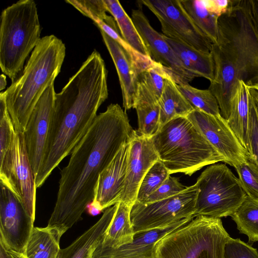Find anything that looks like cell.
Wrapping results in <instances>:
<instances>
[{
    "instance_id": "ab89813d",
    "label": "cell",
    "mask_w": 258,
    "mask_h": 258,
    "mask_svg": "<svg viewBox=\"0 0 258 258\" xmlns=\"http://www.w3.org/2000/svg\"><path fill=\"white\" fill-rule=\"evenodd\" d=\"M208 10L218 17L226 14L231 9L234 0L204 1Z\"/></svg>"
},
{
    "instance_id": "1f68e13d",
    "label": "cell",
    "mask_w": 258,
    "mask_h": 258,
    "mask_svg": "<svg viewBox=\"0 0 258 258\" xmlns=\"http://www.w3.org/2000/svg\"><path fill=\"white\" fill-rule=\"evenodd\" d=\"M170 175L164 164L159 159L157 160L144 176L138 190L136 201L143 203Z\"/></svg>"
},
{
    "instance_id": "30bf717a",
    "label": "cell",
    "mask_w": 258,
    "mask_h": 258,
    "mask_svg": "<svg viewBox=\"0 0 258 258\" xmlns=\"http://www.w3.org/2000/svg\"><path fill=\"white\" fill-rule=\"evenodd\" d=\"M0 159L1 184L19 200L34 221L37 188L23 132H14L7 152Z\"/></svg>"
},
{
    "instance_id": "277c9868",
    "label": "cell",
    "mask_w": 258,
    "mask_h": 258,
    "mask_svg": "<svg viewBox=\"0 0 258 258\" xmlns=\"http://www.w3.org/2000/svg\"><path fill=\"white\" fill-rule=\"evenodd\" d=\"M65 56L61 39L54 35L42 37L22 73L4 91L16 131L24 132L38 101L60 73Z\"/></svg>"
},
{
    "instance_id": "8d00e7d4",
    "label": "cell",
    "mask_w": 258,
    "mask_h": 258,
    "mask_svg": "<svg viewBox=\"0 0 258 258\" xmlns=\"http://www.w3.org/2000/svg\"><path fill=\"white\" fill-rule=\"evenodd\" d=\"M249 117L246 151L250 157L258 166V117L254 102L249 93Z\"/></svg>"
},
{
    "instance_id": "8fae6325",
    "label": "cell",
    "mask_w": 258,
    "mask_h": 258,
    "mask_svg": "<svg viewBox=\"0 0 258 258\" xmlns=\"http://www.w3.org/2000/svg\"><path fill=\"white\" fill-rule=\"evenodd\" d=\"M140 2L157 18L163 35L197 50L211 52L213 43L195 25L180 0H142Z\"/></svg>"
},
{
    "instance_id": "60d3db41",
    "label": "cell",
    "mask_w": 258,
    "mask_h": 258,
    "mask_svg": "<svg viewBox=\"0 0 258 258\" xmlns=\"http://www.w3.org/2000/svg\"><path fill=\"white\" fill-rule=\"evenodd\" d=\"M251 15L258 31V0H249Z\"/></svg>"
},
{
    "instance_id": "9a60e30c",
    "label": "cell",
    "mask_w": 258,
    "mask_h": 258,
    "mask_svg": "<svg viewBox=\"0 0 258 258\" xmlns=\"http://www.w3.org/2000/svg\"><path fill=\"white\" fill-rule=\"evenodd\" d=\"M132 19L150 58L162 66L178 85L188 84L195 78L184 69L163 35L152 27L141 10H133Z\"/></svg>"
},
{
    "instance_id": "ee69618b",
    "label": "cell",
    "mask_w": 258,
    "mask_h": 258,
    "mask_svg": "<svg viewBox=\"0 0 258 258\" xmlns=\"http://www.w3.org/2000/svg\"><path fill=\"white\" fill-rule=\"evenodd\" d=\"M7 250L12 258H27L23 253H19L10 250Z\"/></svg>"
},
{
    "instance_id": "3957f363",
    "label": "cell",
    "mask_w": 258,
    "mask_h": 258,
    "mask_svg": "<svg viewBox=\"0 0 258 258\" xmlns=\"http://www.w3.org/2000/svg\"><path fill=\"white\" fill-rule=\"evenodd\" d=\"M214 76L209 89L226 120L239 81L247 87L258 82V31L249 0H234L231 10L218 19V37L211 50Z\"/></svg>"
},
{
    "instance_id": "4fadbf2b",
    "label": "cell",
    "mask_w": 258,
    "mask_h": 258,
    "mask_svg": "<svg viewBox=\"0 0 258 258\" xmlns=\"http://www.w3.org/2000/svg\"><path fill=\"white\" fill-rule=\"evenodd\" d=\"M34 222L19 200L1 184L0 242L5 248L24 254Z\"/></svg>"
},
{
    "instance_id": "484cf974",
    "label": "cell",
    "mask_w": 258,
    "mask_h": 258,
    "mask_svg": "<svg viewBox=\"0 0 258 258\" xmlns=\"http://www.w3.org/2000/svg\"><path fill=\"white\" fill-rule=\"evenodd\" d=\"M104 2L108 12L114 18L122 38L139 53L150 57L132 19L120 2L117 0H104Z\"/></svg>"
},
{
    "instance_id": "83f0119b",
    "label": "cell",
    "mask_w": 258,
    "mask_h": 258,
    "mask_svg": "<svg viewBox=\"0 0 258 258\" xmlns=\"http://www.w3.org/2000/svg\"><path fill=\"white\" fill-rule=\"evenodd\" d=\"M231 217L240 233L247 236L248 243L258 241V198L247 196Z\"/></svg>"
},
{
    "instance_id": "603a6c76",
    "label": "cell",
    "mask_w": 258,
    "mask_h": 258,
    "mask_svg": "<svg viewBox=\"0 0 258 258\" xmlns=\"http://www.w3.org/2000/svg\"><path fill=\"white\" fill-rule=\"evenodd\" d=\"M131 207L119 202L114 216L99 244L117 248L132 242L135 232L131 220Z\"/></svg>"
},
{
    "instance_id": "4dcf8cb0",
    "label": "cell",
    "mask_w": 258,
    "mask_h": 258,
    "mask_svg": "<svg viewBox=\"0 0 258 258\" xmlns=\"http://www.w3.org/2000/svg\"><path fill=\"white\" fill-rule=\"evenodd\" d=\"M171 76L162 66L156 63L139 75L137 87L149 93L159 101L166 81Z\"/></svg>"
},
{
    "instance_id": "74e56055",
    "label": "cell",
    "mask_w": 258,
    "mask_h": 258,
    "mask_svg": "<svg viewBox=\"0 0 258 258\" xmlns=\"http://www.w3.org/2000/svg\"><path fill=\"white\" fill-rule=\"evenodd\" d=\"M223 258H258V251L239 238L230 237L224 245Z\"/></svg>"
},
{
    "instance_id": "ffe728a7",
    "label": "cell",
    "mask_w": 258,
    "mask_h": 258,
    "mask_svg": "<svg viewBox=\"0 0 258 258\" xmlns=\"http://www.w3.org/2000/svg\"><path fill=\"white\" fill-rule=\"evenodd\" d=\"M118 203L104 210L101 218L68 247L60 249L58 258H92L93 254L116 211Z\"/></svg>"
},
{
    "instance_id": "7c38bea8",
    "label": "cell",
    "mask_w": 258,
    "mask_h": 258,
    "mask_svg": "<svg viewBox=\"0 0 258 258\" xmlns=\"http://www.w3.org/2000/svg\"><path fill=\"white\" fill-rule=\"evenodd\" d=\"M203 137L223 158L235 167L243 163L248 154L221 115L214 116L194 109L186 116Z\"/></svg>"
},
{
    "instance_id": "d6986e66",
    "label": "cell",
    "mask_w": 258,
    "mask_h": 258,
    "mask_svg": "<svg viewBox=\"0 0 258 258\" xmlns=\"http://www.w3.org/2000/svg\"><path fill=\"white\" fill-rule=\"evenodd\" d=\"M100 30L117 71L124 110L134 108L139 75L136 64L118 42Z\"/></svg>"
},
{
    "instance_id": "7a4b0ae2",
    "label": "cell",
    "mask_w": 258,
    "mask_h": 258,
    "mask_svg": "<svg viewBox=\"0 0 258 258\" xmlns=\"http://www.w3.org/2000/svg\"><path fill=\"white\" fill-rule=\"evenodd\" d=\"M107 79L105 62L95 50L61 91L55 93L46 149L35 177L37 188L71 154L93 124L108 96Z\"/></svg>"
},
{
    "instance_id": "52a82bcc",
    "label": "cell",
    "mask_w": 258,
    "mask_h": 258,
    "mask_svg": "<svg viewBox=\"0 0 258 258\" xmlns=\"http://www.w3.org/2000/svg\"><path fill=\"white\" fill-rule=\"evenodd\" d=\"M230 237L220 218L197 216L158 240L152 257L223 258Z\"/></svg>"
},
{
    "instance_id": "f546056e",
    "label": "cell",
    "mask_w": 258,
    "mask_h": 258,
    "mask_svg": "<svg viewBox=\"0 0 258 258\" xmlns=\"http://www.w3.org/2000/svg\"><path fill=\"white\" fill-rule=\"evenodd\" d=\"M178 87L194 109L214 116L221 115L218 101L209 89H199L188 84H181Z\"/></svg>"
},
{
    "instance_id": "b9f144b4",
    "label": "cell",
    "mask_w": 258,
    "mask_h": 258,
    "mask_svg": "<svg viewBox=\"0 0 258 258\" xmlns=\"http://www.w3.org/2000/svg\"><path fill=\"white\" fill-rule=\"evenodd\" d=\"M0 258H12L1 242H0Z\"/></svg>"
},
{
    "instance_id": "ac0fdd59",
    "label": "cell",
    "mask_w": 258,
    "mask_h": 258,
    "mask_svg": "<svg viewBox=\"0 0 258 258\" xmlns=\"http://www.w3.org/2000/svg\"><path fill=\"white\" fill-rule=\"evenodd\" d=\"M194 218L183 219L165 228L136 234L132 242L119 248L104 247L99 243L92 258H153V249L158 240Z\"/></svg>"
},
{
    "instance_id": "4316f807",
    "label": "cell",
    "mask_w": 258,
    "mask_h": 258,
    "mask_svg": "<svg viewBox=\"0 0 258 258\" xmlns=\"http://www.w3.org/2000/svg\"><path fill=\"white\" fill-rule=\"evenodd\" d=\"M180 3L200 31L213 44L216 43L219 17L208 10L203 0H181Z\"/></svg>"
},
{
    "instance_id": "44dd1931",
    "label": "cell",
    "mask_w": 258,
    "mask_h": 258,
    "mask_svg": "<svg viewBox=\"0 0 258 258\" xmlns=\"http://www.w3.org/2000/svg\"><path fill=\"white\" fill-rule=\"evenodd\" d=\"M163 36L186 72L194 78L213 80L215 66L211 52L197 50L181 41Z\"/></svg>"
},
{
    "instance_id": "7402d4cb",
    "label": "cell",
    "mask_w": 258,
    "mask_h": 258,
    "mask_svg": "<svg viewBox=\"0 0 258 258\" xmlns=\"http://www.w3.org/2000/svg\"><path fill=\"white\" fill-rule=\"evenodd\" d=\"M249 100L248 88L243 81H239L232 99L231 113L227 122L246 150L248 144Z\"/></svg>"
},
{
    "instance_id": "5b68a950",
    "label": "cell",
    "mask_w": 258,
    "mask_h": 258,
    "mask_svg": "<svg viewBox=\"0 0 258 258\" xmlns=\"http://www.w3.org/2000/svg\"><path fill=\"white\" fill-rule=\"evenodd\" d=\"M151 140L159 159L170 174L191 176L223 158L186 117L173 119L161 127Z\"/></svg>"
},
{
    "instance_id": "d6a6232c",
    "label": "cell",
    "mask_w": 258,
    "mask_h": 258,
    "mask_svg": "<svg viewBox=\"0 0 258 258\" xmlns=\"http://www.w3.org/2000/svg\"><path fill=\"white\" fill-rule=\"evenodd\" d=\"M94 23L100 30L118 42L128 53L135 63L139 75L146 69L157 63L153 61L150 57L142 54L132 47L119 35L118 30L113 28L101 20H97Z\"/></svg>"
},
{
    "instance_id": "f6af8a7d",
    "label": "cell",
    "mask_w": 258,
    "mask_h": 258,
    "mask_svg": "<svg viewBox=\"0 0 258 258\" xmlns=\"http://www.w3.org/2000/svg\"><path fill=\"white\" fill-rule=\"evenodd\" d=\"M248 88L249 94H250L252 98L257 102H258V91L252 88H249L248 87Z\"/></svg>"
},
{
    "instance_id": "7dc6e473",
    "label": "cell",
    "mask_w": 258,
    "mask_h": 258,
    "mask_svg": "<svg viewBox=\"0 0 258 258\" xmlns=\"http://www.w3.org/2000/svg\"><path fill=\"white\" fill-rule=\"evenodd\" d=\"M249 91V90H248ZM251 96V95H250ZM252 100H253V101L254 102V105H255V109H256V113H257V117H258V102H257L256 101H255L253 98L252 97H251Z\"/></svg>"
},
{
    "instance_id": "bcb514c9",
    "label": "cell",
    "mask_w": 258,
    "mask_h": 258,
    "mask_svg": "<svg viewBox=\"0 0 258 258\" xmlns=\"http://www.w3.org/2000/svg\"><path fill=\"white\" fill-rule=\"evenodd\" d=\"M248 87L249 88L253 89L255 90L256 91H258V82L254 84V85L249 86Z\"/></svg>"
},
{
    "instance_id": "e0dca14e",
    "label": "cell",
    "mask_w": 258,
    "mask_h": 258,
    "mask_svg": "<svg viewBox=\"0 0 258 258\" xmlns=\"http://www.w3.org/2000/svg\"><path fill=\"white\" fill-rule=\"evenodd\" d=\"M158 160L151 138L141 136L136 131L130 141L126 177L120 202L132 207L137 200L144 176Z\"/></svg>"
},
{
    "instance_id": "f35d334b",
    "label": "cell",
    "mask_w": 258,
    "mask_h": 258,
    "mask_svg": "<svg viewBox=\"0 0 258 258\" xmlns=\"http://www.w3.org/2000/svg\"><path fill=\"white\" fill-rule=\"evenodd\" d=\"M187 187L180 182L178 178L170 175L143 203H150L170 198L181 192Z\"/></svg>"
},
{
    "instance_id": "9c48e42d",
    "label": "cell",
    "mask_w": 258,
    "mask_h": 258,
    "mask_svg": "<svg viewBox=\"0 0 258 258\" xmlns=\"http://www.w3.org/2000/svg\"><path fill=\"white\" fill-rule=\"evenodd\" d=\"M197 184L170 198L150 203L137 201L131 210L135 234L167 228L186 218L196 217Z\"/></svg>"
},
{
    "instance_id": "7bdbcfd3",
    "label": "cell",
    "mask_w": 258,
    "mask_h": 258,
    "mask_svg": "<svg viewBox=\"0 0 258 258\" xmlns=\"http://www.w3.org/2000/svg\"><path fill=\"white\" fill-rule=\"evenodd\" d=\"M7 86L6 76L5 74H2L0 76V90L2 91L5 89Z\"/></svg>"
},
{
    "instance_id": "6da1fadb",
    "label": "cell",
    "mask_w": 258,
    "mask_h": 258,
    "mask_svg": "<svg viewBox=\"0 0 258 258\" xmlns=\"http://www.w3.org/2000/svg\"><path fill=\"white\" fill-rule=\"evenodd\" d=\"M135 131L125 111L117 103L110 104L97 115L60 172L56 201L47 227L62 235L81 220L94 199L100 174L122 146L130 142Z\"/></svg>"
},
{
    "instance_id": "5bb4252c",
    "label": "cell",
    "mask_w": 258,
    "mask_h": 258,
    "mask_svg": "<svg viewBox=\"0 0 258 258\" xmlns=\"http://www.w3.org/2000/svg\"><path fill=\"white\" fill-rule=\"evenodd\" d=\"M55 94L54 83H52L43 93L33 109L23 133L35 178L40 169L46 149Z\"/></svg>"
},
{
    "instance_id": "ba28073f",
    "label": "cell",
    "mask_w": 258,
    "mask_h": 258,
    "mask_svg": "<svg viewBox=\"0 0 258 258\" xmlns=\"http://www.w3.org/2000/svg\"><path fill=\"white\" fill-rule=\"evenodd\" d=\"M196 184V217L231 216L247 196L238 178L225 164L215 163L207 167Z\"/></svg>"
},
{
    "instance_id": "cb8c5ba5",
    "label": "cell",
    "mask_w": 258,
    "mask_h": 258,
    "mask_svg": "<svg viewBox=\"0 0 258 258\" xmlns=\"http://www.w3.org/2000/svg\"><path fill=\"white\" fill-rule=\"evenodd\" d=\"M158 104L160 109V128L173 119L186 117L194 109L171 77L166 81Z\"/></svg>"
},
{
    "instance_id": "2e32d148",
    "label": "cell",
    "mask_w": 258,
    "mask_h": 258,
    "mask_svg": "<svg viewBox=\"0 0 258 258\" xmlns=\"http://www.w3.org/2000/svg\"><path fill=\"white\" fill-rule=\"evenodd\" d=\"M130 142L124 144L109 165L100 174L93 201L86 210L96 216L120 202L124 188Z\"/></svg>"
},
{
    "instance_id": "8992f818",
    "label": "cell",
    "mask_w": 258,
    "mask_h": 258,
    "mask_svg": "<svg viewBox=\"0 0 258 258\" xmlns=\"http://www.w3.org/2000/svg\"><path fill=\"white\" fill-rule=\"evenodd\" d=\"M41 26L33 0H21L5 9L1 16L0 67L14 82L24 62L39 42Z\"/></svg>"
},
{
    "instance_id": "f1b7e54d",
    "label": "cell",
    "mask_w": 258,
    "mask_h": 258,
    "mask_svg": "<svg viewBox=\"0 0 258 258\" xmlns=\"http://www.w3.org/2000/svg\"><path fill=\"white\" fill-rule=\"evenodd\" d=\"M134 108L138 116L137 133L151 138L160 128V109L158 102L137 101Z\"/></svg>"
},
{
    "instance_id": "836d02e7",
    "label": "cell",
    "mask_w": 258,
    "mask_h": 258,
    "mask_svg": "<svg viewBox=\"0 0 258 258\" xmlns=\"http://www.w3.org/2000/svg\"><path fill=\"white\" fill-rule=\"evenodd\" d=\"M66 2L72 5L93 21L102 20L113 28L118 30L114 18L106 14L108 11L104 0H67Z\"/></svg>"
},
{
    "instance_id": "d590c367",
    "label": "cell",
    "mask_w": 258,
    "mask_h": 258,
    "mask_svg": "<svg viewBox=\"0 0 258 258\" xmlns=\"http://www.w3.org/2000/svg\"><path fill=\"white\" fill-rule=\"evenodd\" d=\"M15 131L14 125L8 110L4 92L0 93V157L8 150Z\"/></svg>"
},
{
    "instance_id": "d4e9b609",
    "label": "cell",
    "mask_w": 258,
    "mask_h": 258,
    "mask_svg": "<svg viewBox=\"0 0 258 258\" xmlns=\"http://www.w3.org/2000/svg\"><path fill=\"white\" fill-rule=\"evenodd\" d=\"M61 236L47 226L34 227L24 254L27 258H58Z\"/></svg>"
},
{
    "instance_id": "e575fe53",
    "label": "cell",
    "mask_w": 258,
    "mask_h": 258,
    "mask_svg": "<svg viewBox=\"0 0 258 258\" xmlns=\"http://www.w3.org/2000/svg\"><path fill=\"white\" fill-rule=\"evenodd\" d=\"M234 168L241 187L246 195L258 198V166L254 161L248 155L243 163Z\"/></svg>"
}]
</instances>
